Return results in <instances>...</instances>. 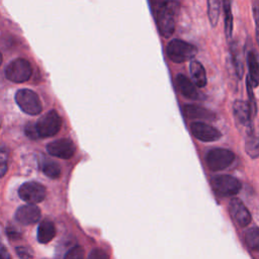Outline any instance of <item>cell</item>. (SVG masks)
<instances>
[{
    "label": "cell",
    "instance_id": "6da1fadb",
    "mask_svg": "<svg viewBox=\"0 0 259 259\" xmlns=\"http://www.w3.org/2000/svg\"><path fill=\"white\" fill-rule=\"evenodd\" d=\"M150 2L160 34L165 38L171 37L176 28L180 0H150Z\"/></svg>",
    "mask_w": 259,
    "mask_h": 259
},
{
    "label": "cell",
    "instance_id": "7a4b0ae2",
    "mask_svg": "<svg viewBox=\"0 0 259 259\" xmlns=\"http://www.w3.org/2000/svg\"><path fill=\"white\" fill-rule=\"evenodd\" d=\"M233 116L237 130L247 138L253 134L254 126L252 120V112L247 101L235 100L233 103Z\"/></svg>",
    "mask_w": 259,
    "mask_h": 259
},
{
    "label": "cell",
    "instance_id": "3957f363",
    "mask_svg": "<svg viewBox=\"0 0 259 259\" xmlns=\"http://www.w3.org/2000/svg\"><path fill=\"white\" fill-rule=\"evenodd\" d=\"M166 52L172 62L180 64L193 60L197 54V48L185 40L174 38L167 45Z\"/></svg>",
    "mask_w": 259,
    "mask_h": 259
},
{
    "label": "cell",
    "instance_id": "277c9868",
    "mask_svg": "<svg viewBox=\"0 0 259 259\" xmlns=\"http://www.w3.org/2000/svg\"><path fill=\"white\" fill-rule=\"evenodd\" d=\"M62 123L63 120L60 114L56 110L52 109L38 118L34 125L38 138H49L59 133L62 127Z\"/></svg>",
    "mask_w": 259,
    "mask_h": 259
},
{
    "label": "cell",
    "instance_id": "5b68a950",
    "mask_svg": "<svg viewBox=\"0 0 259 259\" xmlns=\"http://www.w3.org/2000/svg\"><path fill=\"white\" fill-rule=\"evenodd\" d=\"M15 101L19 108L26 114L36 115L42 109L38 95L30 89H19L15 93Z\"/></svg>",
    "mask_w": 259,
    "mask_h": 259
},
{
    "label": "cell",
    "instance_id": "8992f818",
    "mask_svg": "<svg viewBox=\"0 0 259 259\" xmlns=\"http://www.w3.org/2000/svg\"><path fill=\"white\" fill-rule=\"evenodd\" d=\"M31 74L32 68L30 63L22 58H17L11 61L5 69L6 78L14 83H23L27 81Z\"/></svg>",
    "mask_w": 259,
    "mask_h": 259
},
{
    "label": "cell",
    "instance_id": "52a82bcc",
    "mask_svg": "<svg viewBox=\"0 0 259 259\" xmlns=\"http://www.w3.org/2000/svg\"><path fill=\"white\" fill-rule=\"evenodd\" d=\"M235 160V154L228 149L215 148L207 152L205 162L211 171H221L228 168Z\"/></svg>",
    "mask_w": 259,
    "mask_h": 259
},
{
    "label": "cell",
    "instance_id": "ba28073f",
    "mask_svg": "<svg viewBox=\"0 0 259 259\" xmlns=\"http://www.w3.org/2000/svg\"><path fill=\"white\" fill-rule=\"evenodd\" d=\"M213 192L220 196H232L241 189V182L231 175H218L210 179Z\"/></svg>",
    "mask_w": 259,
    "mask_h": 259
},
{
    "label": "cell",
    "instance_id": "9c48e42d",
    "mask_svg": "<svg viewBox=\"0 0 259 259\" xmlns=\"http://www.w3.org/2000/svg\"><path fill=\"white\" fill-rule=\"evenodd\" d=\"M47 195L46 187L36 181H27L18 188V196L23 201L35 204L41 202Z\"/></svg>",
    "mask_w": 259,
    "mask_h": 259
},
{
    "label": "cell",
    "instance_id": "30bf717a",
    "mask_svg": "<svg viewBox=\"0 0 259 259\" xmlns=\"http://www.w3.org/2000/svg\"><path fill=\"white\" fill-rule=\"evenodd\" d=\"M190 131L194 138L205 143L215 142L222 138V133L217 127L203 121L192 122L190 124Z\"/></svg>",
    "mask_w": 259,
    "mask_h": 259
},
{
    "label": "cell",
    "instance_id": "8fae6325",
    "mask_svg": "<svg viewBox=\"0 0 259 259\" xmlns=\"http://www.w3.org/2000/svg\"><path fill=\"white\" fill-rule=\"evenodd\" d=\"M47 151L51 156L61 159H70L76 152V146L70 139H59L49 143L47 145Z\"/></svg>",
    "mask_w": 259,
    "mask_h": 259
},
{
    "label": "cell",
    "instance_id": "7c38bea8",
    "mask_svg": "<svg viewBox=\"0 0 259 259\" xmlns=\"http://www.w3.org/2000/svg\"><path fill=\"white\" fill-rule=\"evenodd\" d=\"M41 212L40 209L35 205V204H25L19 206L14 214L15 220L24 226L28 225H33L37 223L40 219Z\"/></svg>",
    "mask_w": 259,
    "mask_h": 259
},
{
    "label": "cell",
    "instance_id": "4fadbf2b",
    "mask_svg": "<svg viewBox=\"0 0 259 259\" xmlns=\"http://www.w3.org/2000/svg\"><path fill=\"white\" fill-rule=\"evenodd\" d=\"M230 213L235 223L241 228L247 227L251 222L250 211L239 198H233L231 200Z\"/></svg>",
    "mask_w": 259,
    "mask_h": 259
},
{
    "label": "cell",
    "instance_id": "5bb4252c",
    "mask_svg": "<svg viewBox=\"0 0 259 259\" xmlns=\"http://www.w3.org/2000/svg\"><path fill=\"white\" fill-rule=\"evenodd\" d=\"M183 113L189 119H196L199 120H208L212 121L217 118V114L200 105L196 104H185L183 106Z\"/></svg>",
    "mask_w": 259,
    "mask_h": 259
},
{
    "label": "cell",
    "instance_id": "9a60e30c",
    "mask_svg": "<svg viewBox=\"0 0 259 259\" xmlns=\"http://www.w3.org/2000/svg\"><path fill=\"white\" fill-rule=\"evenodd\" d=\"M176 84L180 93L189 100H197L199 98L198 91L193 82L183 74L176 76Z\"/></svg>",
    "mask_w": 259,
    "mask_h": 259
},
{
    "label": "cell",
    "instance_id": "2e32d148",
    "mask_svg": "<svg viewBox=\"0 0 259 259\" xmlns=\"http://www.w3.org/2000/svg\"><path fill=\"white\" fill-rule=\"evenodd\" d=\"M189 73L191 76V81L198 88H203L206 83V73L205 69L199 61L191 60L189 63Z\"/></svg>",
    "mask_w": 259,
    "mask_h": 259
},
{
    "label": "cell",
    "instance_id": "e0dca14e",
    "mask_svg": "<svg viewBox=\"0 0 259 259\" xmlns=\"http://www.w3.org/2000/svg\"><path fill=\"white\" fill-rule=\"evenodd\" d=\"M247 66H248V78L253 86L256 88L259 86V59L253 50L247 53Z\"/></svg>",
    "mask_w": 259,
    "mask_h": 259
},
{
    "label": "cell",
    "instance_id": "ac0fdd59",
    "mask_svg": "<svg viewBox=\"0 0 259 259\" xmlns=\"http://www.w3.org/2000/svg\"><path fill=\"white\" fill-rule=\"evenodd\" d=\"M56 236L55 224L50 220H44L40 222L37 228L36 239L40 244H47L51 242Z\"/></svg>",
    "mask_w": 259,
    "mask_h": 259
},
{
    "label": "cell",
    "instance_id": "d6986e66",
    "mask_svg": "<svg viewBox=\"0 0 259 259\" xmlns=\"http://www.w3.org/2000/svg\"><path fill=\"white\" fill-rule=\"evenodd\" d=\"M230 58H231V63L234 68V72L237 76V79H241L244 75V65H243L242 52L236 41H233L230 45Z\"/></svg>",
    "mask_w": 259,
    "mask_h": 259
},
{
    "label": "cell",
    "instance_id": "ffe728a7",
    "mask_svg": "<svg viewBox=\"0 0 259 259\" xmlns=\"http://www.w3.org/2000/svg\"><path fill=\"white\" fill-rule=\"evenodd\" d=\"M223 12H224L225 34L228 39H231L233 36V28H234L231 0H223Z\"/></svg>",
    "mask_w": 259,
    "mask_h": 259
},
{
    "label": "cell",
    "instance_id": "44dd1931",
    "mask_svg": "<svg viewBox=\"0 0 259 259\" xmlns=\"http://www.w3.org/2000/svg\"><path fill=\"white\" fill-rule=\"evenodd\" d=\"M40 170L41 172L48 176L49 178H52V179H57L60 177L61 175V167L60 165L51 160V159H46L44 158L41 161H40Z\"/></svg>",
    "mask_w": 259,
    "mask_h": 259
},
{
    "label": "cell",
    "instance_id": "7402d4cb",
    "mask_svg": "<svg viewBox=\"0 0 259 259\" xmlns=\"http://www.w3.org/2000/svg\"><path fill=\"white\" fill-rule=\"evenodd\" d=\"M221 12V0H207V16L212 27L217 26Z\"/></svg>",
    "mask_w": 259,
    "mask_h": 259
},
{
    "label": "cell",
    "instance_id": "603a6c76",
    "mask_svg": "<svg viewBox=\"0 0 259 259\" xmlns=\"http://www.w3.org/2000/svg\"><path fill=\"white\" fill-rule=\"evenodd\" d=\"M245 150L251 158L259 157V137L255 134L245 138Z\"/></svg>",
    "mask_w": 259,
    "mask_h": 259
},
{
    "label": "cell",
    "instance_id": "cb8c5ba5",
    "mask_svg": "<svg viewBox=\"0 0 259 259\" xmlns=\"http://www.w3.org/2000/svg\"><path fill=\"white\" fill-rule=\"evenodd\" d=\"M247 246L254 251L259 252V228H250L245 233Z\"/></svg>",
    "mask_w": 259,
    "mask_h": 259
},
{
    "label": "cell",
    "instance_id": "d4e9b609",
    "mask_svg": "<svg viewBox=\"0 0 259 259\" xmlns=\"http://www.w3.org/2000/svg\"><path fill=\"white\" fill-rule=\"evenodd\" d=\"M246 89H247V93H248V104L250 106V109H251V112H252V115H256L257 113V104H256V98H255V95L253 93V86L247 76V79H246Z\"/></svg>",
    "mask_w": 259,
    "mask_h": 259
},
{
    "label": "cell",
    "instance_id": "484cf974",
    "mask_svg": "<svg viewBox=\"0 0 259 259\" xmlns=\"http://www.w3.org/2000/svg\"><path fill=\"white\" fill-rule=\"evenodd\" d=\"M8 158H9V152L7 148H1L0 149V178L3 177L8 169Z\"/></svg>",
    "mask_w": 259,
    "mask_h": 259
},
{
    "label": "cell",
    "instance_id": "4316f807",
    "mask_svg": "<svg viewBox=\"0 0 259 259\" xmlns=\"http://www.w3.org/2000/svg\"><path fill=\"white\" fill-rule=\"evenodd\" d=\"M252 13L255 22L256 41L259 47V0H252Z\"/></svg>",
    "mask_w": 259,
    "mask_h": 259
},
{
    "label": "cell",
    "instance_id": "83f0119b",
    "mask_svg": "<svg viewBox=\"0 0 259 259\" xmlns=\"http://www.w3.org/2000/svg\"><path fill=\"white\" fill-rule=\"evenodd\" d=\"M64 259H84V251L81 246H74L65 255Z\"/></svg>",
    "mask_w": 259,
    "mask_h": 259
},
{
    "label": "cell",
    "instance_id": "f1b7e54d",
    "mask_svg": "<svg viewBox=\"0 0 259 259\" xmlns=\"http://www.w3.org/2000/svg\"><path fill=\"white\" fill-rule=\"evenodd\" d=\"M87 259H109V256L102 249H93L89 253Z\"/></svg>",
    "mask_w": 259,
    "mask_h": 259
},
{
    "label": "cell",
    "instance_id": "f546056e",
    "mask_svg": "<svg viewBox=\"0 0 259 259\" xmlns=\"http://www.w3.org/2000/svg\"><path fill=\"white\" fill-rule=\"evenodd\" d=\"M15 250H16V253H17V255L20 259H32L33 258V255L31 253V251L26 247L18 246V247H16Z\"/></svg>",
    "mask_w": 259,
    "mask_h": 259
},
{
    "label": "cell",
    "instance_id": "4dcf8cb0",
    "mask_svg": "<svg viewBox=\"0 0 259 259\" xmlns=\"http://www.w3.org/2000/svg\"><path fill=\"white\" fill-rule=\"evenodd\" d=\"M24 133H25V135L29 138V139H31V140H36V139H38V136H37V134H36V130H35V125H34V123H28L26 126H25V128H24Z\"/></svg>",
    "mask_w": 259,
    "mask_h": 259
},
{
    "label": "cell",
    "instance_id": "1f68e13d",
    "mask_svg": "<svg viewBox=\"0 0 259 259\" xmlns=\"http://www.w3.org/2000/svg\"><path fill=\"white\" fill-rule=\"evenodd\" d=\"M6 232H7V236H8L10 239H18V238L21 237V234H20L19 232H17L15 229H13L12 227L7 228Z\"/></svg>",
    "mask_w": 259,
    "mask_h": 259
},
{
    "label": "cell",
    "instance_id": "d6a6232c",
    "mask_svg": "<svg viewBox=\"0 0 259 259\" xmlns=\"http://www.w3.org/2000/svg\"><path fill=\"white\" fill-rule=\"evenodd\" d=\"M0 259H11V255L7 248L0 243Z\"/></svg>",
    "mask_w": 259,
    "mask_h": 259
},
{
    "label": "cell",
    "instance_id": "836d02e7",
    "mask_svg": "<svg viewBox=\"0 0 259 259\" xmlns=\"http://www.w3.org/2000/svg\"><path fill=\"white\" fill-rule=\"evenodd\" d=\"M2 60H3V57H2V54L0 53V65L2 64Z\"/></svg>",
    "mask_w": 259,
    "mask_h": 259
},
{
    "label": "cell",
    "instance_id": "e575fe53",
    "mask_svg": "<svg viewBox=\"0 0 259 259\" xmlns=\"http://www.w3.org/2000/svg\"><path fill=\"white\" fill-rule=\"evenodd\" d=\"M1 123H2V117L0 116V127H1Z\"/></svg>",
    "mask_w": 259,
    "mask_h": 259
}]
</instances>
